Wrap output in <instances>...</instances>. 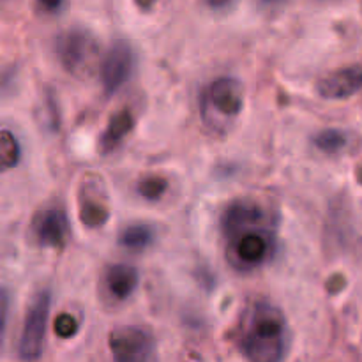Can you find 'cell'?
Returning a JSON list of instances; mask_svg holds the SVG:
<instances>
[{"label":"cell","mask_w":362,"mask_h":362,"mask_svg":"<svg viewBox=\"0 0 362 362\" xmlns=\"http://www.w3.org/2000/svg\"><path fill=\"white\" fill-rule=\"evenodd\" d=\"M276 218L262 202L237 198L221 214L225 257L239 272L267 264L276 251Z\"/></svg>","instance_id":"1"},{"label":"cell","mask_w":362,"mask_h":362,"mask_svg":"<svg viewBox=\"0 0 362 362\" xmlns=\"http://www.w3.org/2000/svg\"><path fill=\"white\" fill-rule=\"evenodd\" d=\"M290 346V329L279 308L255 303L244 315L237 334V349L253 362L285 359Z\"/></svg>","instance_id":"2"},{"label":"cell","mask_w":362,"mask_h":362,"mask_svg":"<svg viewBox=\"0 0 362 362\" xmlns=\"http://www.w3.org/2000/svg\"><path fill=\"white\" fill-rule=\"evenodd\" d=\"M55 53L71 76L85 78L98 62L99 42L85 28H69L57 37Z\"/></svg>","instance_id":"3"},{"label":"cell","mask_w":362,"mask_h":362,"mask_svg":"<svg viewBox=\"0 0 362 362\" xmlns=\"http://www.w3.org/2000/svg\"><path fill=\"white\" fill-rule=\"evenodd\" d=\"M244 106L243 83L235 78H218L212 81L202 98V117L207 124L216 126V120H232L239 117Z\"/></svg>","instance_id":"4"},{"label":"cell","mask_w":362,"mask_h":362,"mask_svg":"<svg viewBox=\"0 0 362 362\" xmlns=\"http://www.w3.org/2000/svg\"><path fill=\"white\" fill-rule=\"evenodd\" d=\"M49 306H52V296L48 290L39 292L28 306L23 331H21L20 343H18V356L21 361H37L42 357Z\"/></svg>","instance_id":"5"},{"label":"cell","mask_w":362,"mask_h":362,"mask_svg":"<svg viewBox=\"0 0 362 362\" xmlns=\"http://www.w3.org/2000/svg\"><path fill=\"white\" fill-rule=\"evenodd\" d=\"M110 352L119 362H144L156 359V339L147 329L136 325L119 327L108 338Z\"/></svg>","instance_id":"6"},{"label":"cell","mask_w":362,"mask_h":362,"mask_svg":"<svg viewBox=\"0 0 362 362\" xmlns=\"http://www.w3.org/2000/svg\"><path fill=\"white\" fill-rule=\"evenodd\" d=\"M32 235L39 246L62 250L69 239V218L60 207L39 211L32 219Z\"/></svg>","instance_id":"7"},{"label":"cell","mask_w":362,"mask_h":362,"mask_svg":"<svg viewBox=\"0 0 362 362\" xmlns=\"http://www.w3.org/2000/svg\"><path fill=\"white\" fill-rule=\"evenodd\" d=\"M134 67V49L127 41L113 42L112 48L106 52L101 64V81L106 94L119 90L127 80Z\"/></svg>","instance_id":"8"},{"label":"cell","mask_w":362,"mask_h":362,"mask_svg":"<svg viewBox=\"0 0 362 362\" xmlns=\"http://www.w3.org/2000/svg\"><path fill=\"white\" fill-rule=\"evenodd\" d=\"M78 200H80V219L87 228H101L108 221V198L99 177L83 180Z\"/></svg>","instance_id":"9"},{"label":"cell","mask_w":362,"mask_h":362,"mask_svg":"<svg viewBox=\"0 0 362 362\" xmlns=\"http://www.w3.org/2000/svg\"><path fill=\"white\" fill-rule=\"evenodd\" d=\"M362 90V64L341 67L332 73L325 74L317 85V92L324 99L341 101Z\"/></svg>","instance_id":"10"},{"label":"cell","mask_w":362,"mask_h":362,"mask_svg":"<svg viewBox=\"0 0 362 362\" xmlns=\"http://www.w3.org/2000/svg\"><path fill=\"white\" fill-rule=\"evenodd\" d=\"M140 283V274L134 267L126 264H117L106 271L105 285L110 296L115 300H126L136 290Z\"/></svg>","instance_id":"11"},{"label":"cell","mask_w":362,"mask_h":362,"mask_svg":"<svg viewBox=\"0 0 362 362\" xmlns=\"http://www.w3.org/2000/svg\"><path fill=\"white\" fill-rule=\"evenodd\" d=\"M134 127V117L133 113L122 110V112L115 113V115L110 119L108 126H106L105 133L101 134V140H99V148H101L103 154H108V152L115 151L120 144L124 141V138L133 131Z\"/></svg>","instance_id":"12"},{"label":"cell","mask_w":362,"mask_h":362,"mask_svg":"<svg viewBox=\"0 0 362 362\" xmlns=\"http://www.w3.org/2000/svg\"><path fill=\"white\" fill-rule=\"evenodd\" d=\"M152 237H154V232L148 225H144V223H138V225H131L120 233L119 243L120 246H124L126 250L131 251H141L152 243Z\"/></svg>","instance_id":"13"},{"label":"cell","mask_w":362,"mask_h":362,"mask_svg":"<svg viewBox=\"0 0 362 362\" xmlns=\"http://www.w3.org/2000/svg\"><path fill=\"white\" fill-rule=\"evenodd\" d=\"M21 159V147L11 131L0 129V173L18 166Z\"/></svg>","instance_id":"14"},{"label":"cell","mask_w":362,"mask_h":362,"mask_svg":"<svg viewBox=\"0 0 362 362\" xmlns=\"http://www.w3.org/2000/svg\"><path fill=\"white\" fill-rule=\"evenodd\" d=\"M313 144L325 154H338L349 144V136L341 129H324L313 136Z\"/></svg>","instance_id":"15"},{"label":"cell","mask_w":362,"mask_h":362,"mask_svg":"<svg viewBox=\"0 0 362 362\" xmlns=\"http://www.w3.org/2000/svg\"><path fill=\"white\" fill-rule=\"evenodd\" d=\"M136 189H138V194H140L144 200L158 202L165 197L166 189H168V180H166L163 175H156V173H152V175L141 177Z\"/></svg>","instance_id":"16"},{"label":"cell","mask_w":362,"mask_h":362,"mask_svg":"<svg viewBox=\"0 0 362 362\" xmlns=\"http://www.w3.org/2000/svg\"><path fill=\"white\" fill-rule=\"evenodd\" d=\"M78 329H80V324H78L76 318L69 313H60L55 317V322H53V331L59 338L62 339H71L78 334Z\"/></svg>","instance_id":"17"},{"label":"cell","mask_w":362,"mask_h":362,"mask_svg":"<svg viewBox=\"0 0 362 362\" xmlns=\"http://www.w3.org/2000/svg\"><path fill=\"white\" fill-rule=\"evenodd\" d=\"M9 306H11L9 293H7V290L0 288V346H2L4 336H6L7 318H9Z\"/></svg>","instance_id":"18"},{"label":"cell","mask_w":362,"mask_h":362,"mask_svg":"<svg viewBox=\"0 0 362 362\" xmlns=\"http://www.w3.org/2000/svg\"><path fill=\"white\" fill-rule=\"evenodd\" d=\"M67 0H35L39 9L46 14H57L66 7Z\"/></svg>","instance_id":"19"},{"label":"cell","mask_w":362,"mask_h":362,"mask_svg":"<svg viewBox=\"0 0 362 362\" xmlns=\"http://www.w3.org/2000/svg\"><path fill=\"white\" fill-rule=\"evenodd\" d=\"M232 2L233 0H205V4H207V6L214 11L226 9V7H228Z\"/></svg>","instance_id":"20"},{"label":"cell","mask_w":362,"mask_h":362,"mask_svg":"<svg viewBox=\"0 0 362 362\" xmlns=\"http://www.w3.org/2000/svg\"><path fill=\"white\" fill-rule=\"evenodd\" d=\"M262 7H278L281 4H285L286 0H258Z\"/></svg>","instance_id":"21"},{"label":"cell","mask_w":362,"mask_h":362,"mask_svg":"<svg viewBox=\"0 0 362 362\" xmlns=\"http://www.w3.org/2000/svg\"><path fill=\"white\" fill-rule=\"evenodd\" d=\"M134 2H136L138 7H141L144 11H147V9H151L152 6H154L156 0H134Z\"/></svg>","instance_id":"22"},{"label":"cell","mask_w":362,"mask_h":362,"mask_svg":"<svg viewBox=\"0 0 362 362\" xmlns=\"http://www.w3.org/2000/svg\"><path fill=\"white\" fill-rule=\"evenodd\" d=\"M357 180L362 184V163H361L359 168H357Z\"/></svg>","instance_id":"23"}]
</instances>
